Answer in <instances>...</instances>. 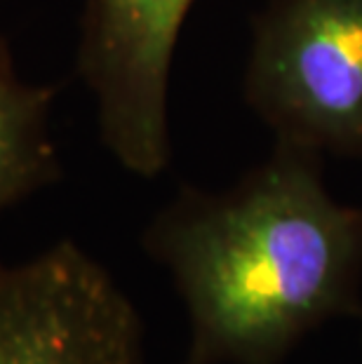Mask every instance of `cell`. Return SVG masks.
I'll return each mask as SVG.
<instances>
[{"instance_id": "cell-1", "label": "cell", "mask_w": 362, "mask_h": 364, "mask_svg": "<svg viewBox=\"0 0 362 364\" xmlns=\"http://www.w3.org/2000/svg\"><path fill=\"white\" fill-rule=\"evenodd\" d=\"M188 315L181 364H280L334 317H362V207L318 153L278 144L228 191L181 188L144 230Z\"/></svg>"}, {"instance_id": "cell-2", "label": "cell", "mask_w": 362, "mask_h": 364, "mask_svg": "<svg viewBox=\"0 0 362 364\" xmlns=\"http://www.w3.org/2000/svg\"><path fill=\"white\" fill-rule=\"evenodd\" d=\"M245 99L278 144L362 160V0H273L254 24Z\"/></svg>"}, {"instance_id": "cell-4", "label": "cell", "mask_w": 362, "mask_h": 364, "mask_svg": "<svg viewBox=\"0 0 362 364\" xmlns=\"http://www.w3.org/2000/svg\"><path fill=\"white\" fill-rule=\"evenodd\" d=\"M196 0H82L75 73L95 99L99 136L127 172L169 165V73Z\"/></svg>"}, {"instance_id": "cell-3", "label": "cell", "mask_w": 362, "mask_h": 364, "mask_svg": "<svg viewBox=\"0 0 362 364\" xmlns=\"http://www.w3.org/2000/svg\"><path fill=\"white\" fill-rule=\"evenodd\" d=\"M0 364H146L139 311L73 240L0 259Z\"/></svg>"}, {"instance_id": "cell-5", "label": "cell", "mask_w": 362, "mask_h": 364, "mask_svg": "<svg viewBox=\"0 0 362 364\" xmlns=\"http://www.w3.org/2000/svg\"><path fill=\"white\" fill-rule=\"evenodd\" d=\"M57 90L26 82L0 33V212L61 179L50 115Z\"/></svg>"}]
</instances>
